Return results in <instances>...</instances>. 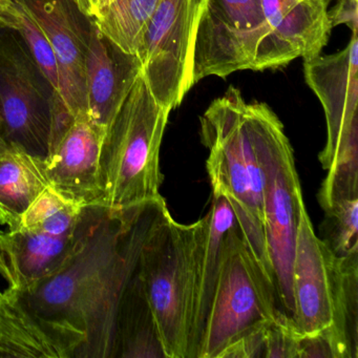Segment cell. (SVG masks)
Listing matches in <instances>:
<instances>
[{"label":"cell","instance_id":"cell-8","mask_svg":"<svg viewBox=\"0 0 358 358\" xmlns=\"http://www.w3.org/2000/svg\"><path fill=\"white\" fill-rule=\"evenodd\" d=\"M64 108L20 33L0 27V123L8 145L47 158L56 110Z\"/></svg>","mask_w":358,"mask_h":358},{"label":"cell","instance_id":"cell-20","mask_svg":"<svg viewBox=\"0 0 358 358\" xmlns=\"http://www.w3.org/2000/svg\"><path fill=\"white\" fill-rule=\"evenodd\" d=\"M116 343L117 358L165 357L138 268L121 299L117 316Z\"/></svg>","mask_w":358,"mask_h":358},{"label":"cell","instance_id":"cell-6","mask_svg":"<svg viewBox=\"0 0 358 358\" xmlns=\"http://www.w3.org/2000/svg\"><path fill=\"white\" fill-rule=\"evenodd\" d=\"M358 34L343 51L305 59L306 83L314 92L327 121V143L320 152L328 171L318 201L358 194Z\"/></svg>","mask_w":358,"mask_h":358},{"label":"cell","instance_id":"cell-12","mask_svg":"<svg viewBox=\"0 0 358 358\" xmlns=\"http://www.w3.org/2000/svg\"><path fill=\"white\" fill-rule=\"evenodd\" d=\"M37 22L53 47L62 74V102L73 117L85 110V74L93 20L76 0H14Z\"/></svg>","mask_w":358,"mask_h":358},{"label":"cell","instance_id":"cell-4","mask_svg":"<svg viewBox=\"0 0 358 358\" xmlns=\"http://www.w3.org/2000/svg\"><path fill=\"white\" fill-rule=\"evenodd\" d=\"M171 110L140 73L106 129L100 154V205L127 208L160 200V150Z\"/></svg>","mask_w":358,"mask_h":358},{"label":"cell","instance_id":"cell-7","mask_svg":"<svg viewBox=\"0 0 358 358\" xmlns=\"http://www.w3.org/2000/svg\"><path fill=\"white\" fill-rule=\"evenodd\" d=\"M278 320L287 322L236 222L224 241L217 288L196 358H220L228 348Z\"/></svg>","mask_w":358,"mask_h":358},{"label":"cell","instance_id":"cell-32","mask_svg":"<svg viewBox=\"0 0 358 358\" xmlns=\"http://www.w3.org/2000/svg\"><path fill=\"white\" fill-rule=\"evenodd\" d=\"M3 292V291L0 290V293Z\"/></svg>","mask_w":358,"mask_h":358},{"label":"cell","instance_id":"cell-21","mask_svg":"<svg viewBox=\"0 0 358 358\" xmlns=\"http://www.w3.org/2000/svg\"><path fill=\"white\" fill-rule=\"evenodd\" d=\"M160 0H114L92 17L100 33L123 53L137 55L142 35Z\"/></svg>","mask_w":358,"mask_h":358},{"label":"cell","instance_id":"cell-27","mask_svg":"<svg viewBox=\"0 0 358 358\" xmlns=\"http://www.w3.org/2000/svg\"><path fill=\"white\" fill-rule=\"evenodd\" d=\"M12 8H13L12 0H0V17L5 20L9 27H11L10 12H11Z\"/></svg>","mask_w":358,"mask_h":358},{"label":"cell","instance_id":"cell-19","mask_svg":"<svg viewBox=\"0 0 358 358\" xmlns=\"http://www.w3.org/2000/svg\"><path fill=\"white\" fill-rule=\"evenodd\" d=\"M45 158L17 146L0 152V224L15 229L20 217L50 187Z\"/></svg>","mask_w":358,"mask_h":358},{"label":"cell","instance_id":"cell-26","mask_svg":"<svg viewBox=\"0 0 358 358\" xmlns=\"http://www.w3.org/2000/svg\"><path fill=\"white\" fill-rule=\"evenodd\" d=\"M328 14L332 28L345 24L351 29L352 34H357L358 0H339L336 7Z\"/></svg>","mask_w":358,"mask_h":358},{"label":"cell","instance_id":"cell-11","mask_svg":"<svg viewBox=\"0 0 358 358\" xmlns=\"http://www.w3.org/2000/svg\"><path fill=\"white\" fill-rule=\"evenodd\" d=\"M341 262L318 238L307 209L297 228L292 264L294 316L290 327L301 336L331 328L336 313Z\"/></svg>","mask_w":358,"mask_h":358},{"label":"cell","instance_id":"cell-25","mask_svg":"<svg viewBox=\"0 0 358 358\" xmlns=\"http://www.w3.org/2000/svg\"><path fill=\"white\" fill-rule=\"evenodd\" d=\"M12 1L13 8L10 12L11 28L20 33L31 55L51 83L56 95L62 99V74L53 47L32 16L20 3L14 0Z\"/></svg>","mask_w":358,"mask_h":358},{"label":"cell","instance_id":"cell-13","mask_svg":"<svg viewBox=\"0 0 358 358\" xmlns=\"http://www.w3.org/2000/svg\"><path fill=\"white\" fill-rule=\"evenodd\" d=\"M106 131L87 110L78 113L52 139L45 159L51 187L83 206L101 203L99 165Z\"/></svg>","mask_w":358,"mask_h":358},{"label":"cell","instance_id":"cell-23","mask_svg":"<svg viewBox=\"0 0 358 358\" xmlns=\"http://www.w3.org/2000/svg\"><path fill=\"white\" fill-rule=\"evenodd\" d=\"M85 207L50 186L24 211L15 229L39 230L55 236L73 234L80 224Z\"/></svg>","mask_w":358,"mask_h":358},{"label":"cell","instance_id":"cell-29","mask_svg":"<svg viewBox=\"0 0 358 358\" xmlns=\"http://www.w3.org/2000/svg\"><path fill=\"white\" fill-rule=\"evenodd\" d=\"M7 142L5 141V139H3V129H1V123H0V152L1 150H6V148H8Z\"/></svg>","mask_w":358,"mask_h":358},{"label":"cell","instance_id":"cell-15","mask_svg":"<svg viewBox=\"0 0 358 358\" xmlns=\"http://www.w3.org/2000/svg\"><path fill=\"white\" fill-rule=\"evenodd\" d=\"M83 337L37 314L17 291L0 293V357L77 358Z\"/></svg>","mask_w":358,"mask_h":358},{"label":"cell","instance_id":"cell-17","mask_svg":"<svg viewBox=\"0 0 358 358\" xmlns=\"http://www.w3.org/2000/svg\"><path fill=\"white\" fill-rule=\"evenodd\" d=\"M141 71L137 56L123 53L94 24L85 74V110L91 118L108 129Z\"/></svg>","mask_w":358,"mask_h":358},{"label":"cell","instance_id":"cell-10","mask_svg":"<svg viewBox=\"0 0 358 358\" xmlns=\"http://www.w3.org/2000/svg\"><path fill=\"white\" fill-rule=\"evenodd\" d=\"M204 5L205 0H160L138 48L152 96L171 112L194 85V35Z\"/></svg>","mask_w":358,"mask_h":358},{"label":"cell","instance_id":"cell-2","mask_svg":"<svg viewBox=\"0 0 358 358\" xmlns=\"http://www.w3.org/2000/svg\"><path fill=\"white\" fill-rule=\"evenodd\" d=\"M201 138L209 152L207 171L213 192L225 194L257 266L270 273L266 250L264 182L251 138L248 102L230 87L201 117Z\"/></svg>","mask_w":358,"mask_h":358},{"label":"cell","instance_id":"cell-30","mask_svg":"<svg viewBox=\"0 0 358 358\" xmlns=\"http://www.w3.org/2000/svg\"><path fill=\"white\" fill-rule=\"evenodd\" d=\"M3 26H8L7 22H6L5 20H3V18L0 17V27ZM9 27V26H8Z\"/></svg>","mask_w":358,"mask_h":358},{"label":"cell","instance_id":"cell-3","mask_svg":"<svg viewBox=\"0 0 358 358\" xmlns=\"http://www.w3.org/2000/svg\"><path fill=\"white\" fill-rule=\"evenodd\" d=\"M209 215L181 224L166 213L146 238L138 263L166 358H190L199 266Z\"/></svg>","mask_w":358,"mask_h":358},{"label":"cell","instance_id":"cell-31","mask_svg":"<svg viewBox=\"0 0 358 358\" xmlns=\"http://www.w3.org/2000/svg\"><path fill=\"white\" fill-rule=\"evenodd\" d=\"M322 1H324V5L328 6L329 3H330L331 0H322Z\"/></svg>","mask_w":358,"mask_h":358},{"label":"cell","instance_id":"cell-28","mask_svg":"<svg viewBox=\"0 0 358 358\" xmlns=\"http://www.w3.org/2000/svg\"><path fill=\"white\" fill-rule=\"evenodd\" d=\"M114 0H91V10H90V17H94L96 13L106 6L110 5Z\"/></svg>","mask_w":358,"mask_h":358},{"label":"cell","instance_id":"cell-1","mask_svg":"<svg viewBox=\"0 0 358 358\" xmlns=\"http://www.w3.org/2000/svg\"><path fill=\"white\" fill-rule=\"evenodd\" d=\"M167 213L163 198L127 208L87 205L74 255L53 275L16 290L37 314L83 337L77 358H117L121 299L146 238Z\"/></svg>","mask_w":358,"mask_h":358},{"label":"cell","instance_id":"cell-16","mask_svg":"<svg viewBox=\"0 0 358 358\" xmlns=\"http://www.w3.org/2000/svg\"><path fill=\"white\" fill-rule=\"evenodd\" d=\"M262 6L273 69L314 57L326 47L333 28L322 0H262Z\"/></svg>","mask_w":358,"mask_h":358},{"label":"cell","instance_id":"cell-14","mask_svg":"<svg viewBox=\"0 0 358 358\" xmlns=\"http://www.w3.org/2000/svg\"><path fill=\"white\" fill-rule=\"evenodd\" d=\"M85 226V207L73 234L55 236L22 228L0 230V275L8 288H30L64 267L78 249Z\"/></svg>","mask_w":358,"mask_h":358},{"label":"cell","instance_id":"cell-24","mask_svg":"<svg viewBox=\"0 0 358 358\" xmlns=\"http://www.w3.org/2000/svg\"><path fill=\"white\" fill-rule=\"evenodd\" d=\"M326 217L322 242L337 257L358 253V196L337 199L322 205Z\"/></svg>","mask_w":358,"mask_h":358},{"label":"cell","instance_id":"cell-22","mask_svg":"<svg viewBox=\"0 0 358 358\" xmlns=\"http://www.w3.org/2000/svg\"><path fill=\"white\" fill-rule=\"evenodd\" d=\"M341 282L336 313L332 327L326 329L336 358H357L358 253L338 257Z\"/></svg>","mask_w":358,"mask_h":358},{"label":"cell","instance_id":"cell-9","mask_svg":"<svg viewBox=\"0 0 358 358\" xmlns=\"http://www.w3.org/2000/svg\"><path fill=\"white\" fill-rule=\"evenodd\" d=\"M273 69L262 0H205L194 43V85L209 76Z\"/></svg>","mask_w":358,"mask_h":358},{"label":"cell","instance_id":"cell-18","mask_svg":"<svg viewBox=\"0 0 358 358\" xmlns=\"http://www.w3.org/2000/svg\"><path fill=\"white\" fill-rule=\"evenodd\" d=\"M206 242L199 266L198 284L192 320L190 358H196L206 328L213 295L221 269L224 241L228 230L236 224V213L227 196L213 192V204L208 213Z\"/></svg>","mask_w":358,"mask_h":358},{"label":"cell","instance_id":"cell-5","mask_svg":"<svg viewBox=\"0 0 358 358\" xmlns=\"http://www.w3.org/2000/svg\"><path fill=\"white\" fill-rule=\"evenodd\" d=\"M248 119L263 175L266 250L278 307L290 324L294 316L293 257L305 203L292 146L275 113L263 102H248Z\"/></svg>","mask_w":358,"mask_h":358}]
</instances>
